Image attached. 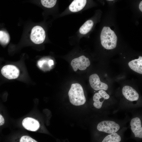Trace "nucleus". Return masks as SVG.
<instances>
[{
	"instance_id": "21",
	"label": "nucleus",
	"mask_w": 142,
	"mask_h": 142,
	"mask_svg": "<svg viewBox=\"0 0 142 142\" xmlns=\"http://www.w3.org/2000/svg\"><path fill=\"white\" fill-rule=\"evenodd\" d=\"M49 65L50 66H51L54 64V62L52 60H49L48 61V62Z\"/></svg>"
},
{
	"instance_id": "6",
	"label": "nucleus",
	"mask_w": 142,
	"mask_h": 142,
	"mask_svg": "<svg viewBox=\"0 0 142 142\" xmlns=\"http://www.w3.org/2000/svg\"><path fill=\"white\" fill-rule=\"evenodd\" d=\"M2 75L6 78L13 79L17 78L19 74V70L15 66L7 65L3 66L1 70Z\"/></svg>"
},
{
	"instance_id": "16",
	"label": "nucleus",
	"mask_w": 142,
	"mask_h": 142,
	"mask_svg": "<svg viewBox=\"0 0 142 142\" xmlns=\"http://www.w3.org/2000/svg\"><path fill=\"white\" fill-rule=\"evenodd\" d=\"M102 98H103L98 93H97L94 94L93 99L94 102L93 105L95 108L97 109L101 108L103 102H101L100 99Z\"/></svg>"
},
{
	"instance_id": "19",
	"label": "nucleus",
	"mask_w": 142,
	"mask_h": 142,
	"mask_svg": "<svg viewBox=\"0 0 142 142\" xmlns=\"http://www.w3.org/2000/svg\"><path fill=\"white\" fill-rule=\"evenodd\" d=\"M98 93L105 100L108 99L110 97L109 95L105 91L103 90H99L98 92Z\"/></svg>"
},
{
	"instance_id": "10",
	"label": "nucleus",
	"mask_w": 142,
	"mask_h": 142,
	"mask_svg": "<svg viewBox=\"0 0 142 142\" xmlns=\"http://www.w3.org/2000/svg\"><path fill=\"white\" fill-rule=\"evenodd\" d=\"M130 125L131 130L135 137L141 138L142 128L140 119L138 117L133 118L131 121Z\"/></svg>"
},
{
	"instance_id": "4",
	"label": "nucleus",
	"mask_w": 142,
	"mask_h": 142,
	"mask_svg": "<svg viewBox=\"0 0 142 142\" xmlns=\"http://www.w3.org/2000/svg\"><path fill=\"white\" fill-rule=\"evenodd\" d=\"M45 36V32L43 28L40 26H37L32 29L30 38L34 43L39 44L44 42Z\"/></svg>"
},
{
	"instance_id": "12",
	"label": "nucleus",
	"mask_w": 142,
	"mask_h": 142,
	"mask_svg": "<svg viewBox=\"0 0 142 142\" xmlns=\"http://www.w3.org/2000/svg\"><path fill=\"white\" fill-rule=\"evenodd\" d=\"M130 68L139 74H142V57L139 56L138 59L132 60L128 63Z\"/></svg>"
},
{
	"instance_id": "17",
	"label": "nucleus",
	"mask_w": 142,
	"mask_h": 142,
	"mask_svg": "<svg viewBox=\"0 0 142 142\" xmlns=\"http://www.w3.org/2000/svg\"><path fill=\"white\" fill-rule=\"evenodd\" d=\"M10 40L9 34L5 31H0V43L3 45H6L9 42Z\"/></svg>"
},
{
	"instance_id": "13",
	"label": "nucleus",
	"mask_w": 142,
	"mask_h": 142,
	"mask_svg": "<svg viewBox=\"0 0 142 142\" xmlns=\"http://www.w3.org/2000/svg\"><path fill=\"white\" fill-rule=\"evenodd\" d=\"M94 25L93 21L89 20L85 22L79 29L80 33L82 34H85L88 33L92 29Z\"/></svg>"
},
{
	"instance_id": "5",
	"label": "nucleus",
	"mask_w": 142,
	"mask_h": 142,
	"mask_svg": "<svg viewBox=\"0 0 142 142\" xmlns=\"http://www.w3.org/2000/svg\"><path fill=\"white\" fill-rule=\"evenodd\" d=\"M90 62L88 58L84 55L73 59L72 61L71 65L75 72L78 69L80 70H85L90 64Z\"/></svg>"
},
{
	"instance_id": "14",
	"label": "nucleus",
	"mask_w": 142,
	"mask_h": 142,
	"mask_svg": "<svg viewBox=\"0 0 142 142\" xmlns=\"http://www.w3.org/2000/svg\"><path fill=\"white\" fill-rule=\"evenodd\" d=\"M11 142H38L31 136L27 135H23L19 137L13 138Z\"/></svg>"
},
{
	"instance_id": "20",
	"label": "nucleus",
	"mask_w": 142,
	"mask_h": 142,
	"mask_svg": "<svg viewBox=\"0 0 142 142\" xmlns=\"http://www.w3.org/2000/svg\"><path fill=\"white\" fill-rule=\"evenodd\" d=\"M5 120L3 117L0 114V126L3 125L4 123Z\"/></svg>"
},
{
	"instance_id": "18",
	"label": "nucleus",
	"mask_w": 142,
	"mask_h": 142,
	"mask_svg": "<svg viewBox=\"0 0 142 142\" xmlns=\"http://www.w3.org/2000/svg\"><path fill=\"white\" fill-rule=\"evenodd\" d=\"M57 2V0H42L41 1L42 5L44 7L47 8L53 7L55 5Z\"/></svg>"
},
{
	"instance_id": "22",
	"label": "nucleus",
	"mask_w": 142,
	"mask_h": 142,
	"mask_svg": "<svg viewBox=\"0 0 142 142\" xmlns=\"http://www.w3.org/2000/svg\"><path fill=\"white\" fill-rule=\"evenodd\" d=\"M142 1H141L139 4V9L140 10V11L142 12Z\"/></svg>"
},
{
	"instance_id": "2",
	"label": "nucleus",
	"mask_w": 142,
	"mask_h": 142,
	"mask_svg": "<svg viewBox=\"0 0 142 142\" xmlns=\"http://www.w3.org/2000/svg\"><path fill=\"white\" fill-rule=\"evenodd\" d=\"M100 40L102 45L106 49H113L116 47L117 37L109 27H103L100 34Z\"/></svg>"
},
{
	"instance_id": "3",
	"label": "nucleus",
	"mask_w": 142,
	"mask_h": 142,
	"mask_svg": "<svg viewBox=\"0 0 142 142\" xmlns=\"http://www.w3.org/2000/svg\"><path fill=\"white\" fill-rule=\"evenodd\" d=\"M97 128L99 131L109 134L116 133L119 129V125L115 122L107 120L103 121L99 123Z\"/></svg>"
},
{
	"instance_id": "11",
	"label": "nucleus",
	"mask_w": 142,
	"mask_h": 142,
	"mask_svg": "<svg viewBox=\"0 0 142 142\" xmlns=\"http://www.w3.org/2000/svg\"><path fill=\"white\" fill-rule=\"evenodd\" d=\"M87 2L86 0H75L73 1L69 6V10L72 12L80 11L85 6Z\"/></svg>"
},
{
	"instance_id": "8",
	"label": "nucleus",
	"mask_w": 142,
	"mask_h": 142,
	"mask_svg": "<svg viewBox=\"0 0 142 142\" xmlns=\"http://www.w3.org/2000/svg\"><path fill=\"white\" fill-rule=\"evenodd\" d=\"M23 126L29 131H35L40 127L39 121L34 118L28 117L24 118L22 121Z\"/></svg>"
},
{
	"instance_id": "9",
	"label": "nucleus",
	"mask_w": 142,
	"mask_h": 142,
	"mask_svg": "<svg viewBox=\"0 0 142 142\" xmlns=\"http://www.w3.org/2000/svg\"><path fill=\"white\" fill-rule=\"evenodd\" d=\"M122 93L125 98L130 101L137 100L139 98V94L136 91L129 86L124 87L122 89Z\"/></svg>"
},
{
	"instance_id": "15",
	"label": "nucleus",
	"mask_w": 142,
	"mask_h": 142,
	"mask_svg": "<svg viewBox=\"0 0 142 142\" xmlns=\"http://www.w3.org/2000/svg\"><path fill=\"white\" fill-rule=\"evenodd\" d=\"M120 136L116 133L111 134L106 136L102 142H120Z\"/></svg>"
},
{
	"instance_id": "1",
	"label": "nucleus",
	"mask_w": 142,
	"mask_h": 142,
	"mask_svg": "<svg viewBox=\"0 0 142 142\" xmlns=\"http://www.w3.org/2000/svg\"><path fill=\"white\" fill-rule=\"evenodd\" d=\"M68 94L70 103L75 106H80L85 104L86 99L83 88L79 84H72Z\"/></svg>"
},
{
	"instance_id": "7",
	"label": "nucleus",
	"mask_w": 142,
	"mask_h": 142,
	"mask_svg": "<svg viewBox=\"0 0 142 142\" xmlns=\"http://www.w3.org/2000/svg\"><path fill=\"white\" fill-rule=\"evenodd\" d=\"M89 81L91 87L95 90H106L108 89V85L100 81L99 76L97 74L90 75Z\"/></svg>"
}]
</instances>
